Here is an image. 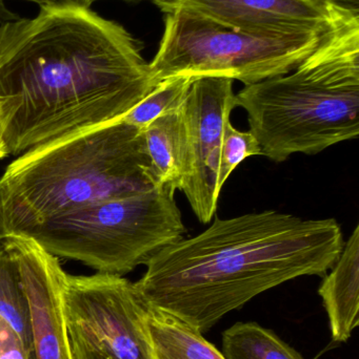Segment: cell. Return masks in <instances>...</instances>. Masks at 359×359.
Segmentation results:
<instances>
[{
    "label": "cell",
    "mask_w": 359,
    "mask_h": 359,
    "mask_svg": "<svg viewBox=\"0 0 359 359\" xmlns=\"http://www.w3.org/2000/svg\"><path fill=\"white\" fill-rule=\"evenodd\" d=\"M155 88L130 32L80 1L0 25V126L18 156L119 121Z\"/></svg>",
    "instance_id": "1"
},
{
    "label": "cell",
    "mask_w": 359,
    "mask_h": 359,
    "mask_svg": "<svg viewBox=\"0 0 359 359\" xmlns=\"http://www.w3.org/2000/svg\"><path fill=\"white\" fill-rule=\"evenodd\" d=\"M344 244L334 219L275 210L216 217L202 233L157 251L134 284L148 305L204 333L265 291L324 276Z\"/></svg>",
    "instance_id": "2"
},
{
    "label": "cell",
    "mask_w": 359,
    "mask_h": 359,
    "mask_svg": "<svg viewBox=\"0 0 359 359\" xmlns=\"http://www.w3.org/2000/svg\"><path fill=\"white\" fill-rule=\"evenodd\" d=\"M237 107L276 163L318 155L359 135V13L341 2L318 48L290 73L244 86Z\"/></svg>",
    "instance_id": "3"
},
{
    "label": "cell",
    "mask_w": 359,
    "mask_h": 359,
    "mask_svg": "<svg viewBox=\"0 0 359 359\" xmlns=\"http://www.w3.org/2000/svg\"><path fill=\"white\" fill-rule=\"evenodd\" d=\"M159 187L143 130L124 122L21 154L0 178L6 236L97 201Z\"/></svg>",
    "instance_id": "4"
},
{
    "label": "cell",
    "mask_w": 359,
    "mask_h": 359,
    "mask_svg": "<svg viewBox=\"0 0 359 359\" xmlns=\"http://www.w3.org/2000/svg\"><path fill=\"white\" fill-rule=\"evenodd\" d=\"M174 196V190L159 186L97 201L52 217L25 236L56 257L122 276L183 238L185 224Z\"/></svg>",
    "instance_id": "5"
},
{
    "label": "cell",
    "mask_w": 359,
    "mask_h": 359,
    "mask_svg": "<svg viewBox=\"0 0 359 359\" xmlns=\"http://www.w3.org/2000/svg\"><path fill=\"white\" fill-rule=\"evenodd\" d=\"M157 54L150 62L155 86L173 77H223L244 86L290 73L320 44L322 33L263 34L171 6Z\"/></svg>",
    "instance_id": "6"
},
{
    "label": "cell",
    "mask_w": 359,
    "mask_h": 359,
    "mask_svg": "<svg viewBox=\"0 0 359 359\" xmlns=\"http://www.w3.org/2000/svg\"><path fill=\"white\" fill-rule=\"evenodd\" d=\"M63 310L74 359H155L147 303L134 283L116 274H65Z\"/></svg>",
    "instance_id": "7"
},
{
    "label": "cell",
    "mask_w": 359,
    "mask_h": 359,
    "mask_svg": "<svg viewBox=\"0 0 359 359\" xmlns=\"http://www.w3.org/2000/svg\"><path fill=\"white\" fill-rule=\"evenodd\" d=\"M237 107L233 80L194 78L183 104L190 172L181 191L200 223L212 221L217 210L223 133Z\"/></svg>",
    "instance_id": "8"
},
{
    "label": "cell",
    "mask_w": 359,
    "mask_h": 359,
    "mask_svg": "<svg viewBox=\"0 0 359 359\" xmlns=\"http://www.w3.org/2000/svg\"><path fill=\"white\" fill-rule=\"evenodd\" d=\"M1 243L16 263L29 304L32 359H74L63 310L67 272L58 257L30 236H6Z\"/></svg>",
    "instance_id": "9"
},
{
    "label": "cell",
    "mask_w": 359,
    "mask_h": 359,
    "mask_svg": "<svg viewBox=\"0 0 359 359\" xmlns=\"http://www.w3.org/2000/svg\"><path fill=\"white\" fill-rule=\"evenodd\" d=\"M339 0H169L212 20L263 34L322 33L337 17Z\"/></svg>",
    "instance_id": "10"
},
{
    "label": "cell",
    "mask_w": 359,
    "mask_h": 359,
    "mask_svg": "<svg viewBox=\"0 0 359 359\" xmlns=\"http://www.w3.org/2000/svg\"><path fill=\"white\" fill-rule=\"evenodd\" d=\"M331 272L322 280L318 294L329 318L334 343H347L358 327L359 226L344 244Z\"/></svg>",
    "instance_id": "11"
},
{
    "label": "cell",
    "mask_w": 359,
    "mask_h": 359,
    "mask_svg": "<svg viewBox=\"0 0 359 359\" xmlns=\"http://www.w3.org/2000/svg\"><path fill=\"white\" fill-rule=\"evenodd\" d=\"M143 133L158 185L181 191L190 172L183 105L154 120Z\"/></svg>",
    "instance_id": "12"
},
{
    "label": "cell",
    "mask_w": 359,
    "mask_h": 359,
    "mask_svg": "<svg viewBox=\"0 0 359 359\" xmlns=\"http://www.w3.org/2000/svg\"><path fill=\"white\" fill-rule=\"evenodd\" d=\"M147 329L155 359H226L202 333L174 316L148 305Z\"/></svg>",
    "instance_id": "13"
},
{
    "label": "cell",
    "mask_w": 359,
    "mask_h": 359,
    "mask_svg": "<svg viewBox=\"0 0 359 359\" xmlns=\"http://www.w3.org/2000/svg\"><path fill=\"white\" fill-rule=\"evenodd\" d=\"M226 359H305L274 331L254 322L236 323L223 333Z\"/></svg>",
    "instance_id": "14"
},
{
    "label": "cell",
    "mask_w": 359,
    "mask_h": 359,
    "mask_svg": "<svg viewBox=\"0 0 359 359\" xmlns=\"http://www.w3.org/2000/svg\"><path fill=\"white\" fill-rule=\"evenodd\" d=\"M0 316L16 331L32 358L29 304L16 263L2 243H0Z\"/></svg>",
    "instance_id": "15"
},
{
    "label": "cell",
    "mask_w": 359,
    "mask_h": 359,
    "mask_svg": "<svg viewBox=\"0 0 359 359\" xmlns=\"http://www.w3.org/2000/svg\"><path fill=\"white\" fill-rule=\"evenodd\" d=\"M193 79L181 76L160 82L122 120L143 130L160 116L176 111L183 105Z\"/></svg>",
    "instance_id": "16"
},
{
    "label": "cell",
    "mask_w": 359,
    "mask_h": 359,
    "mask_svg": "<svg viewBox=\"0 0 359 359\" xmlns=\"http://www.w3.org/2000/svg\"><path fill=\"white\" fill-rule=\"evenodd\" d=\"M261 155H263L261 145L252 133L250 130L240 132L229 122L226 126L221 143L218 181L221 189L240 163L248 158Z\"/></svg>",
    "instance_id": "17"
},
{
    "label": "cell",
    "mask_w": 359,
    "mask_h": 359,
    "mask_svg": "<svg viewBox=\"0 0 359 359\" xmlns=\"http://www.w3.org/2000/svg\"><path fill=\"white\" fill-rule=\"evenodd\" d=\"M0 359H32L16 331L0 316Z\"/></svg>",
    "instance_id": "18"
},
{
    "label": "cell",
    "mask_w": 359,
    "mask_h": 359,
    "mask_svg": "<svg viewBox=\"0 0 359 359\" xmlns=\"http://www.w3.org/2000/svg\"><path fill=\"white\" fill-rule=\"evenodd\" d=\"M8 155V149H6V143L4 141V136H2L1 126H0V159H4Z\"/></svg>",
    "instance_id": "19"
},
{
    "label": "cell",
    "mask_w": 359,
    "mask_h": 359,
    "mask_svg": "<svg viewBox=\"0 0 359 359\" xmlns=\"http://www.w3.org/2000/svg\"><path fill=\"white\" fill-rule=\"evenodd\" d=\"M77 1L82 2V4L91 6V4H92L93 2L98 1V0H77ZM151 1H153L154 4H157V6H159V8H162V6H164V4H166L167 2L169 1V0H151Z\"/></svg>",
    "instance_id": "20"
},
{
    "label": "cell",
    "mask_w": 359,
    "mask_h": 359,
    "mask_svg": "<svg viewBox=\"0 0 359 359\" xmlns=\"http://www.w3.org/2000/svg\"><path fill=\"white\" fill-rule=\"evenodd\" d=\"M6 238V232L4 227V217H2L1 203H0V243Z\"/></svg>",
    "instance_id": "21"
},
{
    "label": "cell",
    "mask_w": 359,
    "mask_h": 359,
    "mask_svg": "<svg viewBox=\"0 0 359 359\" xmlns=\"http://www.w3.org/2000/svg\"><path fill=\"white\" fill-rule=\"evenodd\" d=\"M27 1L37 2V1H36V0H27Z\"/></svg>",
    "instance_id": "22"
}]
</instances>
